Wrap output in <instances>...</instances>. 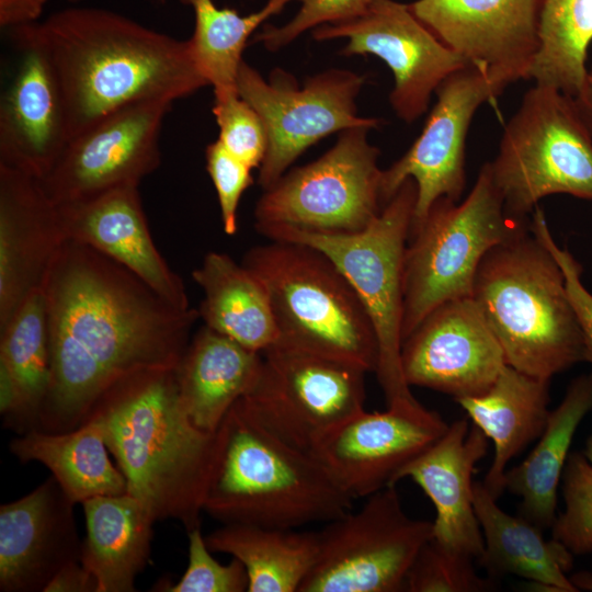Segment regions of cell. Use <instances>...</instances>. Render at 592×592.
I'll return each mask as SVG.
<instances>
[{"label":"cell","mask_w":592,"mask_h":592,"mask_svg":"<svg viewBox=\"0 0 592 592\" xmlns=\"http://www.w3.org/2000/svg\"><path fill=\"white\" fill-rule=\"evenodd\" d=\"M52 377L38 430L81 425L101 395L144 369L177 368L200 318L132 271L66 240L43 283Z\"/></svg>","instance_id":"1"},{"label":"cell","mask_w":592,"mask_h":592,"mask_svg":"<svg viewBox=\"0 0 592 592\" xmlns=\"http://www.w3.org/2000/svg\"><path fill=\"white\" fill-rule=\"evenodd\" d=\"M33 25L62 92L69 139L123 106L209 86L189 39L114 11L67 8Z\"/></svg>","instance_id":"2"},{"label":"cell","mask_w":592,"mask_h":592,"mask_svg":"<svg viewBox=\"0 0 592 592\" xmlns=\"http://www.w3.org/2000/svg\"><path fill=\"white\" fill-rule=\"evenodd\" d=\"M88 418L99 423L127 492L156 522L175 520L186 532L201 526L215 433L190 420L175 368L121 378L101 395Z\"/></svg>","instance_id":"3"},{"label":"cell","mask_w":592,"mask_h":592,"mask_svg":"<svg viewBox=\"0 0 592 592\" xmlns=\"http://www.w3.org/2000/svg\"><path fill=\"white\" fill-rule=\"evenodd\" d=\"M352 503L308 452L265 430L240 399L215 432L203 511L223 524L297 528L338 519Z\"/></svg>","instance_id":"4"},{"label":"cell","mask_w":592,"mask_h":592,"mask_svg":"<svg viewBox=\"0 0 592 592\" xmlns=\"http://www.w3.org/2000/svg\"><path fill=\"white\" fill-rule=\"evenodd\" d=\"M471 297L508 365L550 380L585 361L584 335L563 272L531 228L488 251Z\"/></svg>","instance_id":"5"},{"label":"cell","mask_w":592,"mask_h":592,"mask_svg":"<svg viewBox=\"0 0 592 592\" xmlns=\"http://www.w3.org/2000/svg\"><path fill=\"white\" fill-rule=\"evenodd\" d=\"M264 284L278 332L276 344L375 372L376 334L358 295L318 249L271 240L251 248L242 262Z\"/></svg>","instance_id":"6"},{"label":"cell","mask_w":592,"mask_h":592,"mask_svg":"<svg viewBox=\"0 0 592 592\" xmlns=\"http://www.w3.org/2000/svg\"><path fill=\"white\" fill-rule=\"evenodd\" d=\"M531 219L510 215L489 162L463 202L441 197L410 229L403 260V340L441 304L469 297L489 250L527 230Z\"/></svg>","instance_id":"7"},{"label":"cell","mask_w":592,"mask_h":592,"mask_svg":"<svg viewBox=\"0 0 592 592\" xmlns=\"http://www.w3.org/2000/svg\"><path fill=\"white\" fill-rule=\"evenodd\" d=\"M415 202L417 185L408 179L360 232L320 234L283 225L255 227L270 240L318 249L348 278L366 308L376 334L375 373L387 406L415 400L401 368L403 260Z\"/></svg>","instance_id":"8"},{"label":"cell","mask_w":592,"mask_h":592,"mask_svg":"<svg viewBox=\"0 0 592 592\" xmlns=\"http://www.w3.org/2000/svg\"><path fill=\"white\" fill-rule=\"evenodd\" d=\"M489 166L514 217L527 218L554 194L592 201V134L572 98L556 88L535 83L525 92Z\"/></svg>","instance_id":"9"},{"label":"cell","mask_w":592,"mask_h":592,"mask_svg":"<svg viewBox=\"0 0 592 592\" xmlns=\"http://www.w3.org/2000/svg\"><path fill=\"white\" fill-rule=\"evenodd\" d=\"M367 126L340 133L317 160L285 172L264 190L255 209V227L289 226L320 234H355L382 212L379 150Z\"/></svg>","instance_id":"10"},{"label":"cell","mask_w":592,"mask_h":592,"mask_svg":"<svg viewBox=\"0 0 592 592\" xmlns=\"http://www.w3.org/2000/svg\"><path fill=\"white\" fill-rule=\"evenodd\" d=\"M318 531L315 563L299 592L405 591L409 569L433 537V522L410 517L396 485Z\"/></svg>","instance_id":"11"},{"label":"cell","mask_w":592,"mask_h":592,"mask_svg":"<svg viewBox=\"0 0 592 592\" xmlns=\"http://www.w3.org/2000/svg\"><path fill=\"white\" fill-rule=\"evenodd\" d=\"M363 368L340 360L274 344L262 352V367L240 401L270 433L298 449L315 443L365 409Z\"/></svg>","instance_id":"12"},{"label":"cell","mask_w":592,"mask_h":592,"mask_svg":"<svg viewBox=\"0 0 592 592\" xmlns=\"http://www.w3.org/2000/svg\"><path fill=\"white\" fill-rule=\"evenodd\" d=\"M365 77L344 69H329L309 77L299 88L296 79L274 69L264 79L244 60L238 71L237 89L260 115L267 134V150L258 182L272 186L310 146L333 133L367 126L382 119L357 115L356 96Z\"/></svg>","instance_id":"13"},{"label":"cell","mask_w":592,"mask_h":592,"mask_svg":"<svg viewBox=\"0 0 592 592\" xmlns=\"http://www.w3.org/2000/svg\"><path fill=\"white\" fill-rule=\"evenodd\" d=\"M510 83L468 65L451 73L436 89L423 129L407 152L383 170L384 205L408 179L417 185L411 228L418 226L441 197L459 202L466 186V138L478 109Z\"/></svg>","instance_id":"14"},{"label":"cell","mask_w":592,"mask_h":592,"mask_svg":"<svg viewBox=\"0 0 592 592\" xmlns=\"http://www.w3.org/2000/svg\"><path fill=\"white\" fill-rule=\"evenodd\" d=\"M316 41L346 38L341 55H374L394 76L389 95L396 115L406 123L422 116L439 86L469 64L440 41L410 10L396 0H372L357 16L312 30Z\"/></svg>","instance_id":"15"},{"label":"cell","mask_w":592,"mask_h":592,"mask_svg":"<svg viewBox=\"0 0 592 592\" xmlns=\"http://www.w3.org/2000/svg\"><path fill=\"white\" fill-rule=\"evenodd\" d=\"M441 415L418 400L365 409L322 435L309 454L353 500L398 482L402 468L447 430Z\"/></svg>","instance_id":"16"},{"label":"cell","mask_w":592,"mask_h":592,"mask_svg":"<svg viewBox=\"0 0 592 592\" xmlns=\"http://www.w3.org/2000/svg\"><path fill=\"white\" fill-rule=\"evenodd\" d=\"M173 101L123 106L70 138L42 181L55 204L84 200L122 185H139L161 162L159 137Z\"/></svg>","instance_id":"17"},{"label":"cell","mask_w":592,"mask_h":592,"mask_svg":"<svg viewBox=\"0 0 592 592\" xmlns=\"http://www.w3.org/2000/svg\"><path fill=\"white\" fill-rule=\"evenodd\" d=\"M505 365L503 350L471 296L434 308L401 345L407 384L454 399L483 394Z\"/></svg>","instance_id":"18"},{"label":"cell","mask_w":592,"mask_h":592,"mask_svg":"<svg viewBox=\"0 0 592 592\" xmlns=\"http://www.w3.org/2000/svg\"><path fill=\"white\" fill-rule=\"evenodd\" d=\"M10 34L19 58L0 103V164L43 181L69 140L64 96L33 23Z\"/></svg>","instance_id":"19"},{"label":"cell","mask_w":592,"mask_h":592,"mask_svg":"<svg viewBox=\"0 0 592 592\" xmlns=\"http://www.w3.org/2000/svg\"><path fill=\"white\" fill-rule=\"evenodd\" d=\"M542 0H417L412 13L469 65L528 79L539 48Z\"/></svg>","instance_id":"20"},{"label":"cell","mask_w":592,"mask_h":592,"mask_svg":"<svg viewBox=\"0 0 592 592\" xmlns=\"http://www.w3.org/2000/svg\"><path fill=\"white\" fill-rule=\"evenodd\" d=\"M76 503L50 476L0 506V590L44 592L66 565L80 560Z\"/></svg>","instance_id":"21"},{"label":"cell","mask_w":592,"mask_h":592,"mask_svg":"<svg viewBox=\"0 0 592 592\" xmlns=\"http://www.w3.org/2000/svg\"><path fill=\"white\" fill-rule=\"evenodd\" d=\"M65 241L42 181L0 164V328L42 287Z\"/></svg>","instance_id":"22"},{"label":"cell","mask_w":592,"mask_h":592,"mask_svg":"<svg viewBox=\"0 0 592 592\" xmlns=\"http://www.w3.org/2000/svg\"><path fill=\"white\" fill-rule=\"evenodd\" d=\"M56 205L66 240L95 249L132 271L172 305L191 308L182 278L151 238L138 185H122Z\"/></svg>","instance_id":"23"},{"label":"cell","mask_w":592,"mask_h":592,"mask_svg":"<svg viewBox=\"0 0 592 592\" xmlns=\"http://www.w3.org/2000/svg\"><path fill=\"white\" fill-rule=\"evenodd\" d=\"M488 441L479 428L470 425L468 417L455 420L398 475V481L410 478L432 501V538L474 559L483 550V536L475 511L473 476L488 452Z\"/></svg>","instance_id":"24"},{"label":"cell","mask_w":592,"mask_h":592,"mask_svg":"<svg viewBox=\"0 0 592 592\" xmlns=\"http://www.w3.org/2000/svg\"><path fill=\"white\" fill-rule=\"evenodd\" d=\"M261 367L262 353L203 326L175 368L179 397L193 424L215 433L255 385Z\"/></svg>","instance_id":"25"},{"label":"cell","mask_w":592,"mask_h":592,"mask_svg":"<svg viewBox=\"0 0 592 592\" xmlns=\"http://www.w3.org/2000/svg\"><path fill=\"white\" fill-rule=\"evenodd\" d=\"M549 379L505 365L483 394L455 401L492 441L494 455L482 481L498 500L508 464L542 435L549 415Z\"/></svg>","instance_id":"26"},{"label":"cell","mask_w":592,"mask_h":592,"mask_svg":"<svg viewBox=\"0 0 592 592\" xmlns=\"http://www.w3.org/2000/svg\"><path fill=\"white\" fill-rule=\"evenodd\" d=\"M474 504L483 536L477 561L489 578L513 574L548 591H578L568 577L574 556L563 544L555 538L546 540L542 528L504 512L482 481L474 483Z\"/></svg>","instance_id":"27"},{"label":"cell","mask_w":592,"mask_h":592,"mask_svg":"<svg viewBox=\"0 0 592 592\" xmlns=\"http://www.w3.org/2000/svg\"><path fill=\"white\" fill-rule=\"evenodd\" d=\"M87 535L81 563L93 574L98 592H133L151 547L155 519L128 492L99 496L81 503Z\"/></svg>","instance_id":"28"},{"label":"cell","mask_w":592,"mask_h":592,"mask_svg":"<svg viewBox=\"0 0 592 592\" xmlns=\"http://www.w3.org/2000/svg\"><path fill=\"white\" fill-rule=\"evenodd\" d=\"M592 410V373L573 378L527 457L510 469L503 489L521 498L519 515L539 528L553 526L557 492L574 433Z\"/></svg>","instance_id":"29"},{"label":"cell","mask_w":592,"mask_h":592,"mask_svg":"<svg viewBox=\"0 0 592 592\" xmlns=\"http://www.w3.org/2000/svg\"><path fill=\"white\" fill-rule=\"evenodd\" d=\"M203 291L204 326L262 353L278 341L271 300L261 280L223 252H208L192 273Z\"/></svg>","instance_id":"30"},{"label":"cell","mask_w":592,"mask_h":592,"mask_svg":"<svg viewBox=\"0 0 592 592\" xmlns=\"http://www.w3.org/2000/svg\"><path fill=\"white\" fill-rule=\"evenodd\" d=\"M9 448L21 463L44 465L76 504L127 492L126 479L111 462L103 432L94 419L88 418L66 432L31 430L13 439Z\"/></svg>","instance_id":"31"},{"label":"cell","mask_w":592,"mask_h":592,"mask_svg":"<svg viewBox=\"0 0 592 592\" xmlns=\"http://www.w3.org/2000/svg\"><path fill=\"white\" fill-rule=\"evenodd\" d=\"M205 539L243 565L249 592H299L318 551V533L296 528L226 523Z\"/></svg>","instance_id":"32"},{"label":"cell","mask_w":592,"mask_h":592,"mask_svg":"<svg viewBox=\"0 0 592 592\" xmlns=\"http://www.w3.org/2000/svg\"><path fill=\"white\" fill-rule=\"evenodd\" d=\"M592 0H542L539 48L528 79L574 96L589 69Z\"/></svg>","instance_id":"33"},{"label":"cell","mask_w":592,"mask_h":592,"mask_svg":"<svg viewBox=\"0 0 592 592\" xmlns=\"http://www.w3.org/2000/svg\"><path fill=\"white\" fill-rule=\"evenodd\" d=\"M194 13V32L189 38L195 61L214 91L236 89L242 53L251 34L293 0H267L253 13L218 8L213 0H179Z\"/></svg>","instance_id":"34"},{"label":"cell","mask_w":592,"mask_h":592,"mask_svg":"<svg viewBox=\"0 0 592 592\" xmlns=\"http://www.w3.org/2000/svg\"><path fill=\"white\" fill-rule=\"evenodd\" d=\"M0 371L15 384L37 429L52 377L43 286L33 292L9 322L0 328Z\"/></svg>","instance_id":"35"},{"label":"cell","mask_w":592,"mask_h":592,"mask_svg":"<svg viewBox=\"0 0 592 592\" xmlns=\"http://www.w3.org/2000/svg\"><path fill=\"white\" fill-rule=\"evenodd\" d=\"M561 490L565 510L557 515L553 538L563 544L573 556L592 553V432L585 451L572 452L567 459Z\"/></svg>","instance_id":"36"},{"label":"cell","mask_w":592,"mask_h":592,"mask_svg":"<svg viewBox=\"0 0 592 592\" xmlns=\"http://www.w3.org/2000/svg\"><path fill=\"white\" fill-rule=\"evenodd\" d=\"M497 587L491 578H481L474 558L455 553L433 538L423 545L407 574L409 592H485Z\"/></svg>","instance_id":"37"},{"label":"cell","mask_w":592,"mask_h":592,"mask_svg":"<svg viewBox=\"0 0 592 592\" xmlns=\"http://www.w3.org/2000/svg\"><path fill=\"white\" fill-rule=\"evenodd\" d=\"M213 113L219 127L217 140L252 169L260 168L267 150L266 129L238 89L214 91Z\"/></svg>","instance_id":"38"},{"label":"cell","mask_w":592,"mask_h":592,"mask_svg":"<svg viewBox=\"0 0 592 592\" xmlns=\"http://www.w3.org/2000/svg\"><path fill=\"white\" fill-rule=\"evenodd\" d=\"M189 560L183 576L173 584H159L164 592H243L248 591V574L236 558L221 565L213 556L201 526L187 531Z\"/></svg>","instance_id":"39"},{"label":"cell","mask_w":592,"mask_h":592,"mask_svg":"<svg viewBox=\"0 0 592 592\" xmlns=\"http://www.w3.org/2000/svg\"><path fill=\"white\" fill-rule=\"evenodd\" d=\"M296 15L282 26L265 25L255 36L269 50H278L304 32L323 24L339 23L360 15L372 0H297Z\"/></svg>","instance_id":"40"},{"label":"cell","mask_w":592,"mask_h":592,"mask_svg":"<svg viewBox=\"0 0 592 592\" xmlns=\"http://www.w3.org/2000/svg\"><path fill=\"white\" fill-rule=\"evenodd\" d=\"M206 169L215 186L226 235L237 232V210L244 191L253 183L252 168L231 155L218 140L205 150Z\"/></svg>","instance_id":"41"},{"label":"cell","mask_w":592,"mask_h":592,"mask_svg":"<svg viewBox=\"0 0 592 592\" xmlns=\"http://www.w3.org/2000/svg\"><path fill=\"white\" fill-rule=\"evenodd\" d=\"M531 231L549 249L560 265L569 297L580 319L585 343V362L592 363V294L581 281L582 267L573 255L554 240L544 210L537 206L532 213Z\"/></svg>","instance_id":"42"},{"label":"cell","mask_w":592,"mask_h":592,"mask_svg":"<svg viewBox=\"0 0 592 592\" xmlns=\"http://www.w3.org/2000/svg\"><path fill=\"white\" fill-rule=\"evenodd\" d=\"M44 592H98L96 580L80 560L64 566Z\"/></svg>","instance_id":"43"},{"label":"cell","mask_w":592,"mask_h":592,"mask_svg":"<svg viewBox=\"0 0 592 592\" xmlns=\"http://www.w3.org/2000/svg\"><path fill=\"white\" fill-rule=\"evenodd\" d=\"M47 0H0V25L2 29L38 21Z\"/></svg>","instance_id":"44"},{"label":"cell","mask_w":592,"mask_h":592,"mask_svg":"<svg viewBox=\"0 0 592 592\" xmlns=\"http://www.w3.org/2000/svg\"><path fill=\"white\" fill-rule=\"evenodd\" d=\"M571 98L581 119L592 134V68L588 71L580 91Z\"/></svg>","instance_id":"45"},{"label":"cell","mask_w":592,"mask_h":592,"mask_svg":"<svg viewBox=\"0 0 592 592\" xmlns=\"http://www.w3.org/2000/svg\"><path fill=\"white\" fill-rule=\"evenodd\" d=\"M152 1H156V2H159V3H164L166 0H152Z\"/></svg>","instance_id":"46"},{"label":"cell","mask_w":592,"mask_h":592,"mask_svg":"<svg viewBox=\"0 0 592 592\" xmlns=\"http://www.w3.org/2000/svg\"><path fill=\"white\" fill-rule=\"evenodd\" d=\"M68 1H70V2H78V1H80V0H68Z\"/></svg>","instance_id":"47"}]
</instances>
